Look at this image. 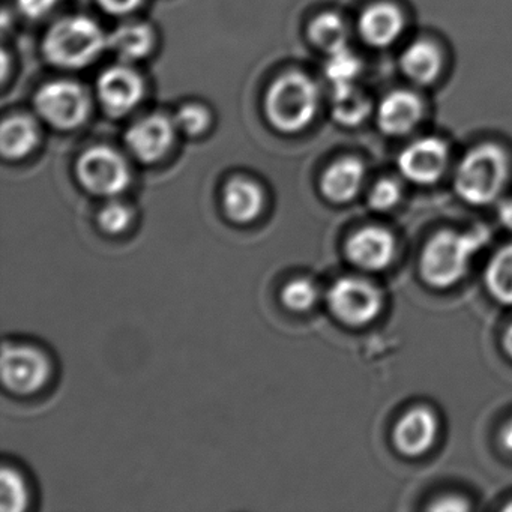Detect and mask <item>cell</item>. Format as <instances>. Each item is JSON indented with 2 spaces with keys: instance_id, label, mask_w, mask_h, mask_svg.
I'll use <instances>...</instances> for the list:
<instances>
[{
  "instance_id": "obj_15",
  "label": "cell",
  "mask_w": 512,
  "mask_h": 512,
  "mask_svg": "<svg viewBox=\"0 0 512 512\" xmlns=\"http://www.w3.org/2000/svg\"><path fill=\"white\" fill-rule=\"evenodd\" d=\"M404 25L406 20L400 8L379 2L362 11L358 31L368 46L374 49H386L401 37Z\"/></svg>"
},
{
  "instance_id": "obj_26",
  "label": "cell",
  "mask_w": 512,
  "mask_h": 512,
  "mask_svg": "<svg viewBox=\"0 0 512 512\" xmlns=\"http://www.w3.org/2000/svg\"><path fill=\"white\" fill-rule=\"evenodd\" d=\"M178 131L188 137H200L211 128L212 112L202 103H185L173 116Z\"/></svg>"
},
{
  "instance_id": "obj_27",
  "label": "cell",
  "mask_w": 512,
  "mask_h": 512,
  "mask_svg": "<svg viewBox=\"0 0 512 512\" xmlns=\"http://www.w3.org/2000/svg\"><path fill=\"white\" fill-rule=\"evenodd\" d=\"M319 287L308 278H296L281 290V301L292 311H308L319 301Z\"/></svg>"
},
{
  "instance_id": "obj_1",
  "label": "cell",
  "mask_w": 512,
  "mask_h": 512,
  "mask_svg": "<svg viewBox=\"0 0 512 512\" xmlns=\"http://www.w3.org/2000/svg\"><path fill=\"white\" fill-rule=\"evenodd\" d=\"M490 232L479 226L467 232L440 230L428 239L419 257V275L434 289H448L463 280L470 262L487 245Z\"/></svg>"
},
{
  "instance_id": "obj_7",
  "label": "cell",
  "mask_w": 512,
  "mask_h": 512,
  "mask_svg": "<svg viewBox=\"0 0 512 512\" xmlns=\"http://www.w3.org/2000/svg\"><path fill=\"white\" fill-rule=\"evenodd\" d=\"M329 310L335 319L349 326L374 322L383 310L382 290L358 277H343L332 284L326 295Z\"/></svg>"
},
{
  "instance_id": "obj_31",
  "label": "cell",
  "mask_w": 512,
  "mask_h": 512,
  "mask_svg": "<svg viewBox=\"0 0 512 512\" xmlns=\"http://www.w3.org/2000/svg\"><path fill=\"white\" fill-rule=\"evenodd\" d=\"M101 10L110 16L125 17L142 7L145 0H97Z\"/></svg>"
},
{
  "instance_id": "obj_3",
  "label": "cell",
  "mask_w": 512,
  "mask_h": 512,
  "mask_svg": "<svg viewBox=\"0 0 512 512\" xmlns=\"http://www.w3.org/2000/svg\"><path fill=\"white\" fill-rule=\"evenodd\" d=\"M319 86L301 71H287L269 85L265 95L266 119L281 134H298L310 127L319 110Z\"/></svg>"
},
{
  "instance_id": "obj_19",
  "label": "cell",
  "mask_w": 512,
  "mask_h": 512,
  "mask_svg": "<svg viewBox=\"0 0 512 512\" xmlns=\"http://www.w3.org/2000/svg\"><path fill=\"white\" fill-rule=\"evenodd\" d=\"M41 128L29 115L8 116L0 130V151L7 160L19 161L29 157L40 146Z\"/></svg>"
},
{
  "instance_id": "obj_35",
  "label": "cell",
  "mask_w": 512,
  "mask_h": 512,
  "mask_svg": "<svg viewBox=\"0 0 512 512\" xmlns=\"http://www.w3.org/2000/svg\"><path fill=\"white\" fill-rule=\"evenodd\" d=\"M503 350H505L506 355L512 359V323L506 328L505 334H503Z\"/></svg>"
},
{
  "instance_id": "obj_22",
  "label": "cell",
  "mask_w": 512,
  "mask_h": 512,
  "mask_svg": "<svg viewBox=\"0 0 512 512\" xmlns=\"http://www.w3.org/2000/svg\"><path fill=\"white\" fill-rule=\"evenodd\" d=\"M308 38L314 47L322 50L326 55L340 52L347 49L349 43V28L346 20L340 14L328 13L319 14L311 20L308 25Z\"/></svg>"
},
{
  "instance_id": "obj_10",
  "label": "cell",
  "mask_w": 512,
  "mask_h": 512,
  "mask_svg": "<svg viewBox=\"0 0 512 512\" xmlns=\"http://www.w3.org/2000/svg\"><path fill=\"white\" fill-rule=\"evenodd\" d=\"M176 134L175 119L163 113H152L128 128L125 145L140 163L154 164L169 154L175 145Z\"/></svg>"
},
{
  "instance_id": "obj_20",
  "label": "cell",
  "mask_w": 512,
  "mask_h": 512,
  "mask_svg": "<svg viewBox=\"0 0 512 512\" xmlns=\"http://www.w3.org/2000/svg\"><path fill=\"white\" fill-rule=\"evenodd\" d=\"M400 67L404 76L415 85H431L442 73V53L439 47L430 41H415L401 55Z\"/></svg>"
},
{
  "instance_id": "obj_29",
  "label": "cell",
  "mask_w": 512,
  "mask_h": 512,
  "mask_svg": "<svg viewBox=\"0 0 512 512\" xmlns=\"http://www.w3.org/2000/svg\"><path fill=\"white\" fill-rule=\"evenodd\" d=\"M98 221H100L101 229L104 232L110 233V235H119L131 226L133 211L125 203L113 200L101 209Z\"/></svg>"
},
{
  "instance_id": "obj_17",
  "label": "cell",
  "mask_w": 512,
  "mask_h": 512,
  "mask_svg": "<svg viewBox=\"0 0 512 512\" xmlns=\"http://www.w3.org/2000/svg\"><path fill=\"white\" fill-rule=\"evenodd\" d=\"M223 205L230 220L251 223L259 218L265 208V193L253 179L236 176L224 187Z\"/></svg>"
},
{
  "instance_id": "obj_14",
  "label": "cell",
  "mask_w": 512,
  "mask_h": 512,
  "mask_svg": "<svg viewBox=\"0 0 512 512\" xmlns=\"http://www.w3.org/2000/svg\"><path fill=\"white\" fill-rule=\"evenodd\" d=\"M422 113L424 106L418 95L409 91L389 92L377 107V127L385 136H407L418 127Z\"/></svg>"
},
{
  "instance_id": "obj_25",
  "label": "cell",
  "mask_w": 512,
  "mask_h": 512,
  "mask_svg": "<svg viewBox=\"0 0 512 512\" xmlns=\"http://www.w3.org/2000/svg\"><path fill=\"white\" fill-rule=\"evenodd\" d=\"M361 59L347 49L328 55L325 65V76L332 86L352 85L361 74Z\"/></svg>"
},
{
  "instance_id": "obj_18",
  "label": "cell",
  "mask_w": 512,
  "mask_h": 512,
  "mask_svg": "<svg viewBox=\"0 0 512 512\" xmlns=\"http://www.w3.org/2000/svg\"><path fill=\"white\" fill-rule=\"evenodd\" d=\"M157 32L149 23L125 22L109 35V50L125 64L142 61L154 52Z\"/></svg>"
},
{
  "instance_id": "obj_28",
  "label": "cell",
  "mask_w": 512,
  "mask_h": 512,
  "mask_svg": "<svg viewBox=\"0 0 512 512\" xmlns=\"http://www.w3.org/2000/svg\"><path fill=\"white\" fill-rule=\"evenodd\" d=\"M403 190L394 179H380L371 187L367 202L373 211L388 212L400 203Z\"/></svg>"
},
{
  "instance_id": "obj_9",
  "label": "cell",
  "mask_w": 512,
  "mask_h": 512,
  "mask_svg": "<svg viewBox=\"0 0 512 512\" xmlns=\"http://www.w3.org/2000/svg\"><path fill=\"white\" fill-rule=\"evenodd\" d=\"M49 359L32 346H8L2 353V380L8 391L19 395L34 394L49 382Z\"/></svg>"
},
{
  "instance_id": "obj_5",
  "label": "cell",
  "mask_w": 512,
  "mask_h": 512,
  "mask_svg": "<svg viewBox=\"0 0 512 512\" xmlns=\"http://www.w3.org/2000/svg\"><path fill=\"white\" fill-rule=\"evenodd\" d=\"M35 112L41 121L59 131H73L88 122L92 98L88 89L74 80L47 82L34 98Z\"/></svg>"
},
{
  "instance_id": "obj_12",
  "label": "cell",
  "mask_w": 512,
  "mask_h": 512,
  "mask_svg": "<svg viewBox=\"0 0 512 512\" xmlns=\"http://www.w3.org/2000/svg\"><path fill=\"white\" fill-rule=\"evenodd\" d=\"M395 253L394 235L380 226L362 227L346 242L347 259L362 271H383L394 262Z\"/></svg>"
},
{
  "instance_id": "obj_2",
  "label": "cell",
  "mask_w": 512,
  "mask_h": 512,
  "mask_svg": "<svg viewBox=\"0 0 512 512\" xmlns=\"http://www.w3.org/2000/svg\"><path fill=\"white\" fill-rule=\"evenodd\" d=\"M41 49L53 67L83 70L109 49V35L91 17L67 16L50 26Z\"/></svg>"
},
{
  "instance_id": "obj_24",
  "label": "cell",
  "mask_w": 512,
  "mask_h": 512,
  "mask_svg": "<svg viewBox=\"0 0 512 512\" xmlns=\"http://www.w3.org/2000/svg\"><path fill=\"white\" fill-rule=\"evenodd\" d=\"M28 500L25 479L16 469L5 466L0 472V511L22 512L28 506Z\"/></svg>"
},
{
  "instance_id": "obj_11",
  "label": "cell",
  "mask_w": 512,
  "mask_h": 512,
  "mask_svg": "<svg viewBox=\"0 0 512 512\" xmlns=\"http://www.w3.org/2000/svg\"><path fill=\"white\" fill-rule=\"evenodd\" d=\"M448 163V145L439 137H422L401 151L398 170L412 184L433 185L445 175Z\"/></svg>"
},
{
  "instance_id": "obj_33",
  "label": "cell",
  "mask_w": 512,
  "mask_h": 512,
  "mask_svg": "<svg viewBox=\"0 0 512 512\" xmlns=\"http://www.w3.org/2000/svg\"><path fill=\"white\" fill-rule=\"evenodd\" d=\"M497 218L505 229L512 232V199L503 200L497 209Z\"/></svg>"
},
{
  "instance_id": "obj_23",
  "label": "cell",
  "mask_w": 512,
  "mask_h": 512,
  "mask_svg": "<svg viewBox=\"0 0 512 512\" xmlns=\"http://www.w3.org/2000/svg\"><path fill=\"white\" fill-rule=\"evenodd\" d=\"M485 287L499 304L512 305V244L500 248L485 268Z\"/></svg>"
},
{
  "instance_id": "obj_30",
  "label": "cell",
  "mask_w": 512,
  "mask_h": 512,
  "mask_svg": "<svg viewBox=\"0 0 512 512\" xmlns=\"http://www.w3.org/2000/svg\"><path fill=\"white\" fill-rule=\"evenodd\" d=\"M59 0H17V8L20 14L29 20H41L49 16Z\"/></svg>"
},
{
  "instance_id": "obj_4",
  "label": "cell",
  "mask_w": 512,
  "mask_h": 512,
  "mask_svg": "<svg viewBox=\"0 0 512 512\" xmlns=\"http://www.w3.org/2000/svg\"><path fill=\"white\" fill-rule=\"evenodd\" d=\"M508 179V160L499 146L484 143L470 149L454 176L455 193L463 202L485 206L496 202Z\"/></svg>"
},
{
  "instance_id": "obj_13",
  "label": "cell",
  "mask_w": 512,
  "mask_h": 512,
  "mask_svg": "<svg viewBox=\"0 0 512 512\" xmlns=\"http://www.w3.org/2000/svg\"><path fill=\"white\" fill-rule=\"evenodd\" d=\"M439 433V421L428 407H413L404 413L392 431L395 449L404 457L416 458L430 451Z\"/></svg>"
},
{
  "instance_id": "obj_21",
  "label": "cell",
  "mask_w": 512,
  "mask_h": 512,
  "mask_svg": "<svg viewBox=\"0 0 512 512\" xmlns=\"http://www.w3.org/2000/svg\"><path fill=\"white\" fill-rule=\"evenodd\" d=\"M373 104L364 91L352 85L332 86L331 115L343 127H358L370 116Z\"/></svg>"
},
{
  "instance_id": "obj_34",
  "label": "cell",
  "mask_w": 512,
  "mask_h": 512,
  "mask_svg": "<svg viewBox=\"0 0 512 512\" xmlns=\"http://www.w3.org/2000/svg\"><path fill=\"white\" fill-rule=\"evenodd\" d=\"M499 437L503 448L508 452H512V419L503 425L502 430H500Z\"/></svg>"
},
{
  "instance_id": "obj_6",
  "label": "cell",
  "mask_w": 512,
  "mask_h": 512,
  "mask_svg": "<svg viewBox=\"0 0 512 512\" xmlns=\"http://www.w3.org/2000/svg\"><path fill=\"white\" fill-rule=\"evenodd\" d=\"M76 175L82 187L100 197H116L131 184V167L127 158L106 145L92 146L80 154Z\"/></svg>"
},
{
  "instance_id": "obj_36",
  "label": "cell",
  "mask_w": 512,
  "mask_h": 512,
  "mask_svg": "<svg viewBox=\"0 0 512 512\" xmlns=\"http://www.w3.org/2000/svg\"><path fill=\"white\" fill-rule=\"evenodd\" d=\"M506 509H508V511H512V503L511 505L506 506Z\"/></svg>"
},
{
  "instance_id": "obj_16",
  "label": "cell",
  "mask_w": 512,
  "mask_h": 512,
  "mask_svg": "<svg viewBox=\"0 0 512 512\" xmlns=\"http://www.w3.org/2000/svg\"><path fill=\"white\" fill-rule=\"evenodd\" d=\"M365 179V167L358 158L346 157L326 167L320 178V191L334 203L352 202Z\"/></svg>"
},
{
  "instance_id": "obj_8",
  "label": "cell",
  "mask_w": 512,
  "mask_h": 512,
  "mask_svg": "<svg viewBox=\"0 0 512 512\" xmlns=\"http://www.w3.org/2000/svg\"><path fill=\"white\" fill-rule=\"evenodd\" d=\"M146 95L145 79L130 64L113 65L101 73L97 97L104 112L113 118H124L136 110Z\"/></svg>"
},
{
  "instance_id": "obj_32",
  "label": "cell",
  "mask_w": 512,
  "mask_h": 512,
  "mask_svg": "<svg viewBox=\"0 0 512 512\" xmlns=\"http://www.w3.org/2000/svg\"><path fill=\"white\" fill-rule=\"evenodd\" d=\"M469 508V503L463 497L446 496L437 500L428 509H433V511H467Z\"/></svg>"
}]
</instances>
